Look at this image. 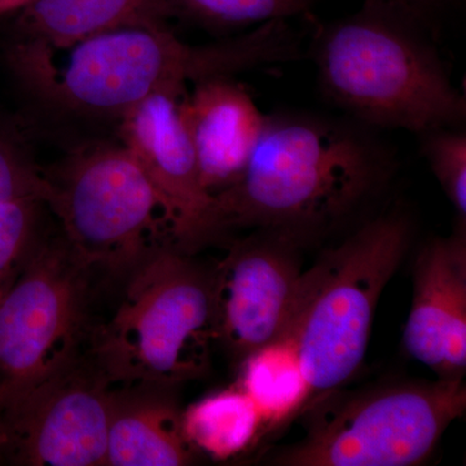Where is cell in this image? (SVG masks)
I'll return each instance as SVG.
<instances>
[{
  "label": "cell",
  "instance_id": "cell-1",
  "mask_svg": "<svg viewBox=\"0 0 466 466\" xmlns=\"http://www.w3.org/2000/svg\"><path fill=\"white\" fill-rule=\"evenodd\" d=\"M300 43L287 21L202 46L184 43L162 23H152L76 43L67 48L63 66H54L47 48L32 43H17L9 57L21 79L52 106L121 118L153 95H183L188 82L297 60L302 55Z\"/></svg>",
  "mask_w": 466,
  "mask_h": 466
},
{
  "label": "cell",
  "instance_id": "cell-2",
  "mask_svg": "<svg viewBox=\"0 0 466 466\" xmlns=\"http://www.w3.org/2000/svg\"><path fill=\"white\" fill-rule=\"evenodd\" d=\"M390 171L386 149L360 128L321 116H268L240 180L214 198V236L258 228L305 240L357 210Z\"/></svg>",
  "mask_w": 466,
  "mask_h": 466
},
{
  "label": "cell",
  "instance_id": "cell-3",
  "mask_svg": "<svg viewBox=\"0 0 466 466\" xmlns=\"http://www.w3.org/2000/svg\"><path fill=\"white\" fill-rule=\"evenodd\" d=\"M325 96L367 125L415 134L456 127L461 92L431 39L379 14L325 27L312 45Z\"/></svg>",
  "mask_w": 466,
  "mask_h": 466
},
{
  "label": "cell",
  "instance_id": "cell-4",
  "mask_svg": "<svg viewBox=\"0 0 466 466\" xmlns=\"http://www.w3.org/2000/svg\"><path fill=\"white\" fill-rule=\"evenodd\" d=\"M121 305L92 337V364L115 386L200 379L216 341L210 272L174 245L128 276Z\"/></svg>",
  "mask_w": 466,
  "mask_h": 466
},
{
  "label": "cell",
  "instance_id": "cell-5",
  "mask_svg": "<svg viewBox=\"0 0 466 466\" xmlns=\"http://www.w3.org/2000/svg\"><path fill=\"white\" fill-rule=\"evenodd\" d=\"M410 240L406 216L382 214L305 271L302 296L288 332L299 345L312 400L341 388L360 368L379 300Z\"/></svg>",
  "mask_w": 466,
  "mask_h": 466
},
{
  "label": "cell",
  "instance_id": "cell-6",
  "mask_svg": "<svg viewBox=\"0 0 466 466\" xmlns=\"http://www.w3.org/2000/svg\"><path fill=\"white\" fill-rule=\"evenodd\" d=\"M308 433L274 459L285 466H413L431 458L466 410L462 379L392 383L321 395Z\"/></svg>",
  "mask_w": 466,
  "mask_h": 466
},
{
  "label": "cell",
  "instance_id": "cell-7",
  "mask_svg": "<svg viewBox=\"0 0 466 466\" xmlns=\"http://www.w3.org/2000/svg\"><path fill=\"white\" fill-rule=\"evenodd\" d=\"M64 240L88 268L130 276L153 254L174 245L167 210L130 149L94 144L46 174ZM177 248V247H175Z\"/></svg>",
  "mask_w": 466,
  "mask_h": 466
},
{
  "label": "cell",
  "instance_id": "cell-8",
  "mask_svg": "<svg viewBox=\"0 0 466 466\" xmlns=\"http://www.w3.org/2000/svg\"><path fill=\"white\" fill-rule=\"evenodd\" d=\"M88 271L66 240L39 245L0 291V415L78 360Z\"/></svg>",
  "mask_w": 466,
  "mask_h": 466
},
{
  "label": "cell",
  "instance_id": "cell-9",
  "mask_svg": "<svg viewBox=\"0 0 466 466\" xmlns=\"http://www.w3.org/2000/svg\"><path fill=\"white\" fill-rule=\"evenodd\" d=\"M113 386L76 360L0 415V459L30 466L106 465Z\"/></svg>",
  "mask_w": 466,
  "mask_h": 466
},
{
  "label": "cell",
  "instance_id": "cell-10",
  "mask_svg": "<svg viewBox=\"0 0 466 466\" xmlns=\"http://www.w3.org/2000/svg\"><path fill=\"white\" fill-rule=\"evenodd\" d=\"M299 242L262 231L236 244L210 272L216 341L232 358L241 361L289 329L305 279Z\"/></svg>",
  "mask_w": 466,
  "mask_h": 466
},
{
  "label": "cell",
  "instance_id": "cell-11",
  "mask_svg": "<svg viewBox=\"0 0 466 466\" xmlns=\"http://www.w3.org/2000/svg\"><path fill=\"white\" fill-rule=\"evenodd\" d=\"M183 95L162 92L137 104L119 118V135L164 204L175 247L189 254L214 238V198L202 186L180 119L177 106Z\"/></svg>",
  "mask_w": 466,
  "mask_h": 466
},
{
  "label": "cell",
  "instance_id": "cell-12",
  "mask_svg": "<svg viewBox=\"0 0 466 466\" xmlns=\"http://www.w3.org/2000/svg\"><path fill=\"white\" fill-rule=\"evenodd\" d=\"M413 299L403 333L408 357L438 379H462L466 370L465 220L433 238L417 256Z\"/></svg>",
  "mask_w": 466,
  "mask_h": 466
},
{
  "label": "cell",
  "instance_id": "cell-13",
  "mask_svg": "<svg viewBox=\"0 0 466 466\" xmlns=\"http://www.w3.org/2000/svg\"><path fill=\"white\" fill-rule=\"evenodd\" d=\"M177 109L195 150L202 186L216 198L240 180L268 116L231 76L196 82L191 94L180 97Z\"/></svg>",
  "mask_w": 466,
  "mask_h": 466
},
{
  "label": "cell",
  "instance_id": "cell-14",
  "mask_svg": "<svg viewBox=\"0 0 466 466\" xmlns=\"http://www.w3.org/2000/svg\"><path fill=\"white\" fill-rule=\"evenodd\" d=\"M171 388L126 385L113 390L108 466H184L198 452L183 429Z\"/></svg>",
  "mask_w": 466,
  "mask_h": 466
},
{
  "label": "cell",
  "instance_id": "cell-15",
  "mask_svg": "<svg viewBox=\"0 0 466 466\" xmlns=\"http://www.w3.org/2000/svg\"><path fill=\"white\" fill-rule=\"evenodd\" d=\"M165 0H32L20 9L23 41L64 50L96 34L161 23Z\"/></svg>",
  "mask_w": 466,
  "mask_h": 466
},
{
  "label": "cell",
  "instance_id": "cell-16",
  "mask_svg": "<svg viewBox=\"0 0 466 466\" xmlns=\"http://www.w3.org/2000/svg\"><path fill=\"white\" fill-rule=\"evenodd\" d=\"M238 385L250 398L266 431L285 424L314 398L296 339L284 333L242 359Z\"/></svg>",
  "mask_w": 466,
  "mask_h": 466
},
{
  "label": "cell",
  "instance_id": "cell-17",
  "mask_svg": "<svg viewBox=\"0 0 466 466\" xmlns=\"http://www.w3.org/2000/svg\"><path fill=\"white\" fill-rule=\"evenodd\" d=\"M183 429L193 449L217 461L247 452L266 431L258 410L238 383L183 410Z\"/></svg>",
  "mask_w": 466,
  "mask_h": 466
},
{
  "label": "cell",
  "instance_id": "cell-18",
  "mask_svg": "<svg viewBox=\"0 0 466 466\" xmlns=\"http://www.w3.org/2000/svg\"><path fill=\"white\" fill-rule=\"evenodd\" d=\"M311 0H165L164 17L177 16L208 27L263 25L305 14Z\"/></svg>",
  "mask_w": 466,
  "mask_h": 466
},
{
  "label": "cell",
  "instance_id": "cell-19",
  "mask_svg": "<svg viewBox=\"0 0 466 466\" xmlns=\"http://www.w3.org/2000/svg\"><path fill=\"white\" fill-rule=\"evenodd\" d=\"M421 137V148L434 177L459 219L466 217V135L458 127H438Z\"/></svg>",
  "mask_w": 466,
  "mask_h": 466
},
{
  "label": "cell",
  "instance_id": "cell-20",
  "mask_svg": "<svg viewBox=\"0 0 466 466\" xmlns=\"http://www.w3.org/2000/svg\"><path fill=\"white\" fill-rule=\"evenodd\" d=\"M41 204L34 198L0 202V291L14 280L33 250Z\"/></svg>",
  "mask_w": 466,
  "mask_h": 466
},
{
  "label": "cell",
  "instance_id": "cell-21",
  "mask_svg": "<svg viewBox=\"0 0 466 466\" xmlns=\"http://www.w3.org/2000/svg\"><path fill=\"white\" fill-rule=\"evenodd\" d=\"M50 182L35 167L26 150L0 133V202L34 198L46 204L50 196Z\"/></svg>",
  "mask_w": 466,
  "mask_h": 466
},
{
  "label": "cell",
  "instance_id": "cell-22",
  "mask_svg": "<svg viewBox=\"0 0 466 466\" xmlns=\"http://www.w3.org/2000/svg\"><path fill=\"white\" fill-rule=\"evenodd\" d=\"M30 2L32 0H0V17L5 16L11 12L20 11Z\"/></svg>",
  "mask_w": 466,
  "mask_h": 466
}]
</instances>
